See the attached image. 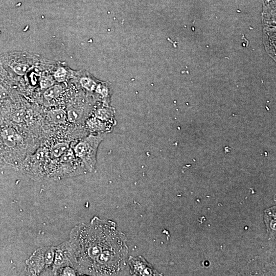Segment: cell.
<instances>
[{
	"instance_id": "1",
	"label": "cell",
	"mask_w": 276,
	"mask_h": 276,
	"mask_svg": "<svg viewBox=\"0 0 276 276\" xmlns=\"http://www.w3.org/2000/svg\"><path fill=\"white\" fill-rule=\"evenodd\" d=\"M114 222L94 217L89 223L76 225L67 241L72 266L80 275H89L98 256L113 240L119 231Z\"/></svg>"
},
{
	"instance_id": "2",
	"label": "cell",
	"mask_w": 276,
	"mask_h": 276,
	"mask_svg": "<svg viewBox=\"0 0 276 276\" xmlns=\"http://www.w3.org/2000/svg\"><path fill=\"white\" fill-rule=\"evenodd\" d=\"M125 235L118 233L95 261L90 275H112L118 274L125 266L128 254Z\"/></svg>"
},
{
	"instance_id": "3",
	"label": "cell",
	"mask_w": 276,
	"mask_h": 276,
	"mask_svg": "<svg viewBox=\"0 0 276 276\" xmlns=\"http://www.w3.org/2000/svg\"><path fill=\"white\" fill-rule=\"evenodd\" d=\"M106 134L90 133L73 144L72 148L74 153L87 172H91L95 170L98 148Z\"/></svg>"
},
{
	"instance_id": "4",
	"label": "cell",
	"mask_w": 276,
	"mask_h": 276,
	"mask_svg": "<svg viewBox=\"0 0 276 276\" xmlns=\"http://www.w3.org/2000/svg\"><path fill=\"white\" fill-rule=\"evenodd\" d=\"M56 247H44L35 250L26 260L27 271L31 275H40L43 271L52 267Z\"/></svg>"
},
{
	"instance_id": "5",
	"label": "cell",
	"mask_w": 276,
	"mask_h": 276,
	"mask_svg": "<svg viewBox=\"0 0 276 276\" xmlns=\"http://www.w3.org/2000/svg\"><path fill=\"white\" fill-rule=\"evenodd\" d=\"M129 272L132 275H159V273L142 256L129 257L128 260Z\"/></svg>"
},
{
	"instance_id": "6",
	"label": "cell",
	"mask_w": 276,
	"mask_h": 276,
	"mask_svg": "<svg viewBox=\"0 0 276 276\" xmlns=\"http://www.w3.org/2000/svg\"><path fill=\"white\" fill-rule=\"evenodd\" d=\"M66 266H72L71 258L67 241L56 247L52 266V273L53 275H56L58 269Z\"/></svg>"
},
{
	"instance_id": "7",
	"label": "cell",
	"mask_w": 276,
	"mask_h": 276,
	"mask_svg": "<svg viewBox=\"0 0 276 276\" xmlns=\"http://www.w3.org/2000/svg\"><path fill=\"white\" fill-rule=\"evenodd\" d=\"M86 129L92 133H106L112 130L113 125L103 122L93 116L86 119L85 123Z\"/></svg>"
},
{
	"instance_id": "8",
	"label": "cell",
	"mask_w": 276,
	"mask_h": 276,
	"mask_svg": "<svg viewBox=\"0 0 276 276\" xmlns=\"http://www.w3.org/2000/svg\"><path fill=\"white\" fill-rule=\"evenodd\" d=\"M114 109L110 105L102 104L93 111L94 116L98 119L114 126L117 122L114 118Z\"/></svg>"
},
{
	"instance_id": "9",
	"label": "cell",
	"mask_w": 276,
	"mask_h": 276,
	"mask_svg": "<svg viewBox=\"0 0 276 276\" xmlns=\"http://www.w3.org/2000/svg\"><path fill=\"white\" fill-rule=\"evenodd\" d=\"M86 109L81 105H75L68 108L66 113L67 120L73 123L81 122L88 114Z\"/></svg>"
},
{
	"instance_id": "10",
	"label": "cell",
	"mask_w": 276,
	"mask_h": 276,
	"mask_svg": "<svg viewBox=\"0 0 276 276\" xmlns=\"http://www.w3.org/2000/svg\"><path fill=\"white\" fill-rule=\"evenodd\" d=\"M70 147L67 142H59L55 144L50 150V158L53 160H58Z\"/></svg>"
},
{
	"instance_id": "11",
	"label": "cell",
	"mask_w": 276,
	"mask_h": 276,
	"mask_svg": "<svg viewBox=\"0 0 276 276\" xmlns=\"http://www.w3.org/2000/svg\"><path fill=\"white\" fill-rule=\"evenodd\" d=\"M50 120L55 124H63L67 120L66 113L60 109H52L48 112Z\"/></svg>"
},
{
	"instance_id": "12",
	"label": "cell",
	"mask_w": 276,
	"mask_h": 276,
	"mask_svg": "<svg viewBox=\"0 0 276 276\" xmlns=\"http://www.w3.org/2000/svg\"><path fill=\"white\" fill-rule=\"evenodd\" d=\"M62 91V87L61 86L59 85H52L44 91V98L48 101L52 100L58 97Z\"/></svg>"
},
{
	"instance_id": "13",
	"label": "cell",
	"mask_w": 276,
	"mask_h": 276,
	"mask_svg": "<svg viewBox=\"0 0 276 276\" xmlns=\"http://www.w3.org/2000/svg\"><path fill=\"white\" fill-rule=\"evenodd\" d=\"M80 83L83 88L90 92L95 91L98 84L94 80L87 77L81 78Z\"/></svg>"
},
{
	"instance_id": "14",
	"label": "cell",
	"mask_w": 276,
	"mask_h": 276,
	"mask_svg": "<svg viewBox=\"0 0 276 276\" xmlns=\"http://www.w3.org/2000/svg\"><path fill=\"white\" fill-rule=\"evenodd\" d=\"M56 275H80L77 270L71 266H66L58 269Z\"/></svg>"
},
{
	"instance_id": "15",
	"label": "cell",
	"mask_w": 276,
	"mask_h": 276,
	"mask_svg": "<svg viewBox=\"0 0 276 276\" xmlns=\"http://www.w3.org/2000/svg\"><path fill=\"white\" fill-rule=\"evenodd\" d=\"M10 65L16 74L20 76L24 75L29 69L28 65L22 63H12Z\"/></svg>"
},
{
	"instance_id": "16",
	"label": "cell",
	"mask_w": 276,
	"mask_h": 276,
	"mask_svg": "<svg viewBox=\"0 0 276 276\" xmlns=\"http://www.w3.org/2000/svg\"><path fill=\"white\" fill-rule=\"evenodd\" d=\"M66 71L63 68H58L54 74L55 79L59 82H63L66 79Z\"/></svg>"
},
{
	"instance_id": "17",
	"label": "cell",
	"mask_w": 276,
	"mask_h": 276,
	"mask_svg": "<svg viewBox=\"0 0 276 276\" xmlns=\"http://www.w3.org/2000/svg\"><path fill=\"white\" fill-rule=\"evenodd\" d=\"M54 84L53 80L48 77L43 78L40 81V86L42 88H48Z\"/></svg>"
},
{
	"instance_id": "18",
	"label": "cell",
	"mask_w": 276,
	"mask_h": 276,
	"mask_svg": "<svg viewBox=\"0 0 276 276\" xmlns=\"http://www.w3.org/2000/svg\"><path fill=\"white\" fill-rule=\"evenodd\" d=\"M8 96L6 89L0 84V99H4Z\"/></svg>"
}]
</instances>
